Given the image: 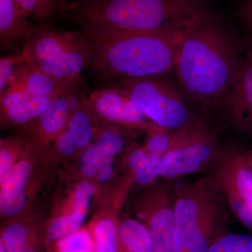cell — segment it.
I'll return each mask as SVG.
<instances>
[{"mask_svg": "<svg viewBox=\"0 0 252 252\" xmlns=\"http://www.w3.org/2000/svg\"><path fill=\"white\" fill-rule=\"evenodd\" d=\"M242 51L235 33L202 11L181 44L174 68L187 97L202 109L220 107L243 59Z\"/></svg>", "mask_w": 252, "mask_h": 252, "instance_id": "1", "label": "cell"}, {"mask_svg": "<svg viewBox=\"0 0 252 252\" xmlns=\"http://www.w3.org/2000/svg\"><path fill=\"white\" fill-rule=\"evenodd\" d=\"M202 11L157 29L84 34L90 46L89 67L102 79L164 75L175 68L181 44Z\"/></svg>", "mask_w": 252, "mask_h": 252, "instance_id": "2", "label": "cell"}, {"mask_svg": "<svg viewBox=\"0 0 252 252\" xmlns=\"http://www.w3.org/2000/svg\"><path fill=\"white\" fill-rule=\"evenodd\" d=\"M67 11L86 35L157 29L185 22L200 11L197 0H76Z\"/></svg>", "mask_w": 252, "mask_h": 252, "instance_id": "3", "label": "cell"}, {"mask_svg": "<svg viewBox=\"0 0 252 252\" xmlns=\"http://www.w3.org/2000/svg\"><path fill=\"white\" fill-rule=\"evenodd\" d=\"M230 212L214 176L189 186L175 198V252H207L228 234Z\"/></svg>", "mask_w": 252, "mask_h": 252, "instance_id": "4", "label": "cell"}, {"mask_svg": "<svg viewBox=\"0 0 252 252\" xmlns=\"http://www.w3.org/2000/svg\"><path fill=\"white\" fill-rule=\"evenodd\" d=\"M24 41L25 62L77 91L81 73L90 59L89 41L81 31L36 25Z\"/></svg>", "mask_w": 252, "mask_h": 252, "instance_id": "5", "label": "cell"}, {"mask_svg": "<svg viewBox=\"0 0 252 252\" xmlns=\"http://www.w3.org/2000/svg\"><path fill=\"white\" fill-rule=\"evenodd\" d=\"M120 84L119 89L158 127L178 130L189 125V113L185 101L163 75L123 78Z\"/></svg>", "mask_w": 252, "mask_h": 252, "instance_id": "6", "label": "cell"}, {"mask_svg": "<svg viewBox=\"0 0 252 252\" xmlns=\"http://www.w3.org/2000/svg\"><path fill=\"white\" fill-rule=\"evenodd\" d=\"M220 155L217 140L211 132L189 124L171 134L160 176L172 178L200 171Z\"/></svg>", "mask_w": 252, "mask_h": 252, "instance_id": "7", "label": "cell"}, {"mask_svg": "<svg viewBox=\"0 0 252 252\" xmlns=\"http://www.w3.org/2000/svg\"><path fill=\"white\" fill-rule=\"evenodd\" d=\"M213 176L230 211L252 229V169L246 152L231 149L220 154Z\"/></svg>", "mask_w": 252, "mask_h": 252, "instance_id": "8", "label": "cell"}, {"mask_svg": "<svg viewBox=\"0 0 252 252\" xmlns=\"http://www.w3.org/2000/svg\"><path fill=\"white\" fill-rule=\"evenodd\" d=\"M175 201L160 186L147 189L137 200L136 212L149 230L152 252H175Z\"/></svg>", "mask_w": 252, "mask_h": 252, "instance_id": "9", "label": "cell"}, {"mask_svg": "<svg viewBox=\"0 0 252 252\" xmlns=\"http://www.w3.org/2000/svg\"><path fill=\"white\" fill-rule=\"evenodd\" d=\"M82 104L95 124L137 127L149 132L162 129L148 122L142 109L119 88L94 91L82 99Z\"/></svg>", "mask_w": 252, "mask_h": 252, "instance_id": "10", "label": "cell"}, {"mask_svg": "<svg viewBox=\"0 0 252 252\" xmlns=\"http://www.w3.org/2000/svg\"><path fill=\"white\" fill-rule=\"evenodd\" d=\"M220 106L232 125L252 134V56L248 51Z\"/></svg>", "mask_w": 252, "mask_h": 252, "instance_id": "11", "label": "cell"}, {"mask_svg": "<svg viewBox=\"0 0 252 252\" xmlns=\"http://www.w3.org/2000/svg\"><path fill=\"white\" fill-rule=\"evenodd\" d=\"M32 171L31 162L22 160L0 180V212L4 219L16 218L22 213L26 207L28 185Z\"/></svg>", "mask_w": 252, "mask_h": 252, "instance_id": "12", "label": "cell"}, {"mask_svg": "<svg viewBox=\"0 0 252 252\" xmlns=\"http://www.w3.org/2000/svg\"><path fill=\"white\" fill-rule=\"evenodd\" d=\"M66 94L58 97L40 117L32 122L30 138L34 143L45 145L50 141L55 142L65 128L72 115Z\"/></svg>", "mask_w": 252, "mask_h": 252, "instance_id": "13", "label": "cell"}, {"mask_svg": "<svg viewBox=\"0 0 252 252\" xmlns=\"http://www.w3.org/2000/svg\"><path fill=\"white\" fill-rule=\"evenodd\" d=\"M9 83L21 86L32 96L59 97L67 93L77 91L71 90L61 81L25 61L18 64Z\"/></svg>", "mask_w": 252, "mask_h": 252, "instance_id": "14", "label": "cell"}, {"mask_svg": "<svg viewBox=\"0 0 252 252\" xmlns=\"http://www.w3.org/2000/svg\"><path fill=\"white\" fill-rule=\"evenodd\" d=\"M15 0H0V43L9 48L20 39H26L34 25Z\"/></svg>", "mask_w": 252, "mask_h": 252, "instance_id": "15", "label": "cell"}, {"mask_svg": "<svg viewBox=\"0 0 252 252\" xmlns=\"http://www.w3.org/2000/svg\"><path fill=\"white\" fill-rule=\"evenodd\" d=\"M57 98L54 97L29 96L18 104L1 112V122L14 126L29 124L40 117Z\"/></svg>", "mask_w": 252, "mask_h": 252, "instance_id": "16", "label": "cell"}, {"mask_svg": "<svg viewBox=\"0 0 252 252\" xmlns=\"http://www.w3.org/2000/svg\"><path fill=\"white\" fill-rule=\"evenodd\" d=\"M119 252H152L149 230L142 221L129 218L119 223Z\"/></svg>", "mask_w": 252, "mask_h": 252, "instance_id": "17", "label": "cell"}, {"mask_svg": "<svg viewBox=\"0 0 252 252\" xmlns=\"http://www.w3.org/2000/svg\"><path fill=\"white\" fill-rule=\"evenodd\" d=\"M87 210L73 209L69 213L51 220L44 230H39L44 245L80 229L86 220Z\"/></svg>", "mask_w": 252, "mask_h": 252, "instance_id": "18", "label": "cell"}, {"mask_svg": "<svg viewBox=\"0 0 252 252\" xmlns=\"http://www.w3.org/2000/svg\"><path fill=\"white\" fill-rule=\"evenodd\" d=\"M18 6L33 18L36 25H50L51 21L67 10L68 0H15Z\"/></svg>", "mask_w": 252, "mask_h": 252, "instance_id": "19", "label": "cell"}, {"mask_svg": "<svg viewBox=\"0 0 252 252\" xmlns=\"http://www.w3.org/2000/svg\"><path fill=\"white\" fill-rule=\"evenodd\" d=\"M46 252H94V239L91 225L46 244Z\"/></svg>", "mask_w": 252, "mask_h": 252, "instance_id": "20", "label": "cell"}, {"mask_svg": "<svg viewBox=\"0 0 252 252\" xmlns=\"http://www.w3.org/2000/svg\"><path fill=\"white\" fill-rule=\"evenodd\" d=\"M94 239V252H119V223L104 217L91 223Z\"/></svg>", "mask_w": 252, "mask_h": 252, "instance_id": "21", "label": "cell"}, {"mask_svg": "<svg viewBox=\"0 0 252 252\" xmlns=\"http://www.w3.org/2000/svg\"><path fill=\"white\" fill-rule=\"evenodd\" d=\"M94 119L83 104L80 108L70 116L66 127L77 149H85L90 145L94 134Z\"/></svg>", "mask_w": 252, "mask_h": 252, "instance_id": "22", "label": "cell"}, {"mask_svg": "<svg viewBox=\"0 0 252 252\" xmlns=\"http://www.w3.org/2000/svg\"><path fill=\"white\" fill-rule=\"evenodd\" d=\"M36 230L21 222H12L1 230L0 241L7 252H26Z\"/></svg>", "mask_w": 252, "mask_h": 252, "instance_id": "23", "label": "cell"}, {"mask_svg": "<svg viewBox=\"0 0 252 252\" xmlns=\"http://www.w3.org/2000/svg\"><path fill=\"white\" fill-rule=\"evenodd\" d=\"M207 252H252V235L228 233L217 240Z\"/></svg>", "mask_w": 252, "mask_h": 252, "instance_id": "24", "label": "cell"}, {"mask_svg": "<svg viewBox=\"0 0 252 252\" xmlns=\"http://www.w3.org/2000/svg\"><path fill=\"white\" fill-rule=\"evenodd\" d=\"M105 158H114L121 152L125 145L122 131L115 127H107L101 130L94 141Z\"/></svg>", "mask_w": 252, "mask_h": 252, "instance_id": "25", "label": "cell"}, {"mask_svg": "<svg viewBox=\"0 0 252 252\" xmlns=\"http://www.w3.org/2000/svg\"><path fill=\"white\" fill-rule=\"evenodd\" d=\"M164 155L148 154L143 162L135 172V180L139 185H149L158 177L160 176Z\"/></svg>", "mask_w": 252, "mask_h": 252, "instance_id": "26", "label": "cell"}, {"mask_svg": "<svg viewBox=\"0 0 252 252\" xmlns=\"http://www.w3.org/2000/svg\"><path fill=\"white\" fill-rule=\"evenodd\" d=\"M105 158L98 145L94 142L84 149L80 158V170L86 178L96 176L99 165Z\"/></svg>", "mask_w": 252, "mask_h": 252, "instance_id": "27", "label": "cell"}, {"mask_svg": "<svg viewBox=\"0 0 252 252\" xmlns=\"http://www.w3.org/2000/svg\"><path fill=\"white\" fill-rule=\"evenodd\" d=\"M22 145L21 140H9L1 141L0 150V180L4 178L7 172L16 165L15 154Z\"/></svg>", "mask_w": 252, "mask_h": 252, "instance_id": "28", "label": "cell"}, {"mask_svg": "<svg viewBox=\"0 0 252 252\" xmlns=\"http://www.w3.org/2000/svg\"><path fill=\"white\" fill-rule=\"evenodd\" d=\"M25 61L23 52L6 56L0 59V94H2L9 84L16 67Z\"/></svg>", "mask_w": 252, "mask_h": 252, "instance_id": "29", "label": "cell"}, {"mask_svg": "<svg viewBox=\"0 0 252 252\" xmlns=\"http://www.w3.org/2000/svg\"><path fill=\"white\" fill-rule=\"evenodd\" d=\"M171 135L167 134L165 129L150 132L147 142L146 151L148 154H157L164 155L170 147Z\"/></svg>", "mask_w": 252, "mask_h": 252, "instance_id": "30", "label": "cell"}, {"mask_svg": "<svg viewBox=\"0 0 252 252\" xmlns=\"http://www.w3.org/2000/svg\"><path fill=\"white\" fill-rule=\"evenodd\" d=\"M29 96L31 95L23 90L21 86L15 83H9L6 90L0 95L1 112L18 104Z\"/></svg>", "mask_w": 252, "mask_h": 252, "instance_id": "31", "label": "cell"}, {"mask_svg": "<svg viewBox=\"0 0 252 252\" xmlns=\"http://www.w3.org/2000/svg\"><path fill=\"white\" fill-rule=\"evenodd\" d=\"M94 193V185L89 181H82L77 185L73 195L72 210L76 208L88 209Z\"/></svg>", "mask_w": 252, "mask_h": 252, "instance_id": "32", "label": "cell"}, {"mask_svg": "<svg viewBox=\"0 0 252 252\" xmlns=\"http://www.w3.org/2000/svg\"><path fill=\"white\" fill-rule=\"evenodd\" d=\"M58 152L63 156H70L77 150V146L73 140L67 127L64 129L62 133L55 141Z\"/></svg>", "mask_w": 252, "mask_h": 252, "instance_id": "33", "label": "cell"}, {"mask_svg": "<svg viewBox=\"0 0 252 252\" xmlns=\"http://www.w3.org/2000/svg\"><path fill=\"white\" fill-rule=\"evenodd\" d=\"M113 162V158H105L99 165L96 177L100 183H106L112 178L114 175Z\"/></svg>", "mask_w": 252, "mask_h": 252, "instance_id": "34", "label": "cell"}, {"mask_svg": "<svg viewBox=\"0 0 252 252\" xmlns=\"http://www.w3.org/2000/svg\"><path fill=\"white\" fill-rule=\"evenodd\" d=\"M147 155L148 153L144 149H137L132 151L128 157V165L131 170L135 172Z\"/></svg>", "mask_w": 252, "mask_h": 252, "instance_id": "35", "label": "cell"}, {"mask_svg": "<svg viewBox=\"0 0 252 252\" xmlns=\"http://www.w3.org/2000/svg\"><path fill=\"white\" fill-rule=\"evenodd\" d=\"M240 15L243 22L252 33V0H245L240 9Z\"/></svg>", "mask_w": 252, "mask_h": 252, "instance_id": "36", "label": "cell"}, {"mask_svg": "<svg viewBox=\"0 0 252 252\" xmlns=\"http://www.w3.org/2000/svg\"><path fill=\"white\" fill-rule=\"evenodd\" d=\"M246 155L247 158H248L249 164H250V167L252 169V151H247Z\"/></svg>", "mask_w": 252, "mask_h": 252, "instance_id": "37", "label": "cell"}, {"mask_svg": "<svg viewBox=\"0 0 252 252\" xmlns=\"http://www.w3.org/2000/svg\"><path fill=\"white\" fill-rule=\"evenodd\" d=\"M248 51L252 56V34L250 36V39H249Z\"/></svg>", "mask_w": 252, "mask_h": 252, "instance_id": "38", "label": "cell"}, {"mask_svg": "<svg viewBox=\"0 0 252 252\" xmlns=\"http://www.w3.org/2000/svg\"><path fill=\"white\" fill-rule=\"evenodd\" d=\"M0 252H7V251H6V248H5L4 244L1 243V241H0Z\"/></svg>", "mask_w": 252, "mask_h": 252, "instance_id": "39", "label": "cell"}]
</instances>
